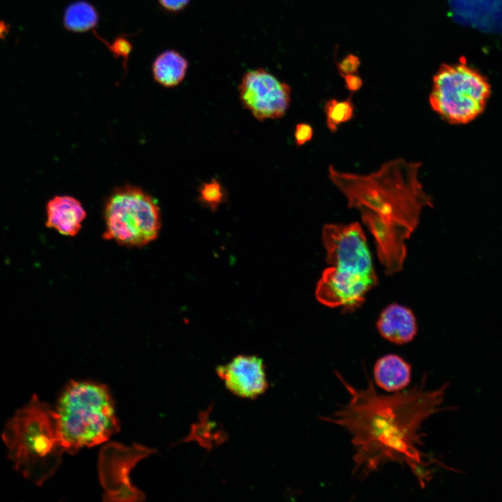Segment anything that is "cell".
<instances>
[{"instance_id": "1", "label": "cell", "mask_w": 502, "mask_h": 502, "mask_svg": "<svg viewBox=\"0 0 502 502\" xmlns=\"http://www.w3.org/2000/svg\"><path fill=\"white\" fill-rule=\"evenodd\" d=\"M336 376L347 390L349 402L323 420L347 429L355 452L354 475L366 478L389 462L406 465L425 487L431 479V466L439 461L423 452V423L443 410L448 386L425 389L426 378L409 390L393 395L378 393L370 379L363 389L356 388L340 374Z\"/></svg>"}, {"instance_id": "2", "label": "cell", "mask_w": 502, "mask_h": 502, "mask_svg": "<svg viewBox=\"0 0 502 502\" xmlns=\"http://www.w3.org/2000/svg\"><path fill=\"white\" fill-rule=\"evenodd\" d=\"M421 167L420 162L395 158L366 175L328 167L329 178L346 197L348 207L360 210L374 238L379 259L388 270L402 268L405 241L417 227L423 209L433 206L419 179Z\"/></svg>"}, {"instance_id": "3", "label": "cell", "mask_w": 502, "mask_h": 502, "mask_svg": "<svg viewBox=\"0 0 502 502\" xmlns=\"http://www.w3.org/2000/svg\"><path fill=\"white\" fill-rule=\"evenodd\" d=\"M322 238L330 267L325 269L316 289V297L330 307L353 309L365 301L376 283L366 237L358 222L327 224Z\"/></svg>"}, {"instance_id": "4", "label": "cell", "mask_w": 502, "mask_h": 502, "mask_svg": "<svg viewBox=\"0 0 502 502\" xmlns=\"http://www.w3.org/2000/svg\"><path fill=\"white\" fill-rule=\"evenodd\" d=\"M1 438L13 469L36 485H42L60 464L64 451L54 411L36 395L7 422Z\"/></svg>"}, {"instance_id": "5", "label": "cell", "mask_w": 502, "mask_h": 502, "mask_svg": "<svg viewBox=\"0 0 502 502\" xmlns=\"http://www.w3.org/2000/svg\"><path fill=\"white\" fill-rule=\"evenodd\" d=\"M54 416L59 443L70 453L100 444L119 430L110 395L105 386L95 383L71 381L61 393Z\"/></svg>"}, {"instance_id": "6", "label": "cell", "mask_w": 502, "mask_h": 502, "mask_svg": "<svg viewBox=\"0 0 502 502\" xmlns=\"http://www.w3.org/2000/svg\"><path fill=\"white\" fill-rule=\"evenodd\" d=\"M102 237L127 247H143L155 240L161 228L160 211L155 200L141 188L124 185L106 200Z\"/></svg>"}, {"instance_id": "7", "label": "cell", "mask_w": 502, "mask_h": 502, "mask_svg": "<svg viewBox=\"0 0 502 502\" xmlns=\"http://www.w3.org/2000/svg\"><path fill=\"white\" fill-rule=\"evenodd\" d=\"M490 94L487 79L461 61L441 66L433 78L429 101L448 123L465 124L483 112Z\"/></svg>"}, {"instance_id": "8", "label": "cell", "mask_w": 502, "mask_h": 502, "mask_svg": "<svg viewBox=\"0 0 502 502\" xmlns=\"http://www.w3.org/2000/svg\"><path fill=\"white\" fill-rule=\"evenodd\" d=\"M238 91L242 106L260 121L284 116L291 100L289 85L261 68L243 75Z\"/></svg>"}, {"instance_id": "9", "label": "cell", "mask_w": 502, "mask_h": 502, "mask_svg": "<svg viewBox=\"0 0 502 502\" xmlns=\"http://www.w3.org/2000/svg\"><path fill=\"white\" fill-rule=\"evenodd\" d=\"M218 377L234 395L255 399L268 386L263 360L256 356L239 355L216 368Z\"/></svg>"}, {"instance_id": "10", "label": "cell", "mask_w": 502, "mask_h": 502, "mask_svg": "<svg viewBox=\"0 0 502 502\" xmlns=\"http://www.w3.org/2000/svg\"><path fill=\"white\" fill-rule=\"evenodd\" d=\"M46 213V226L67 236L79 233L86 216L81 202L68 195H57L51 199L47 204Z\"/></svg>"}, {"instance_id": "11", "label": "cell", "mask_w": 502, "mask_h": 502, "mask_svg": "<svg viewBox=\"0 0 502 502\" xmlns=\"http://www.w3.org/2000/svg\"><path fill=\"white\" fill-rule=\"evenodd\" d=\"M376 325L381 336L397 344L411 341L417 333L416 318L411 310L395 303L382 311Z\"/></svg>"}, {"instance_id": "12", "label": "cell", "mask_w": 502, "mask_h": 502, "mask_svg": "<svg viewBox=\"0 0 502 502\" xmlns=\"http://www.w3.org/2000/svg\"><path fill=\"white\" fill-rule=\"evenodd\" d=\"M411 367L397 355L388 354L379 358L374 367L375 383L388 392H397L411 381Z\"/></svg>"}, {"instance_id": "13", "label": "cell", "mask_w": 502, "mask_h": 502, "mask_svg": "<svg viewBox=\"0 0 502 502\" xmlns=\"http://www.w3.org/2000/svg\"><path fill=\"white\" fill-rule=\"evenodd\" d=\"M188 68V61L181 54L174 50H167L155 58L151 70L158 84L171 88L182 82Z\"/></svg>"}, {"instance_id": "14", "label": "cell", "mask_w": 502, "mask_h": 502, "mask_svg": "<svg viewBox=\"0 0 502 502\" xmlns=\"http://www.w3.org/2000/svg\"><path fill=\"white\" fill-rule=\"evenodd\" d=\"M99 22V14L96 8L89 2L79 0L72 2L65 9L63 15V25L69 31L83 33L96 27Z\"/></svg>"}, {"instance_id": "15", "label": "cell", "mask_w": 502, "mask_h": 502, "mask_svg": "<svg viewBox=\"0 0 502 502\" xmlns=\"http://www.w3.org/2000/svg\"><path fill=\"white\" fill-rule=\"evenodd\" d=\"M354 112L351 96L344 100L330 99L324 105L326 125L331 132H335L339 125L350 120Z\"/></svg>"}, {"instance_id": "16", "label": "cell", "mask_w": 502, "mask_h": 502, "mask_svg": "<svg viewBox=\"0 0 502 502\" xmlns=\"http://www.w3.org/2000/svg\"><path fill=\"white\" fill-rule=\"evenodd\" d=\"M225 198L222 185L215 178L201 184L199 188L198 200L211 211H216Z\"/></svg>"}, {"instance_id": "17", "label": "cell", "mask_w": 502, "mask_h": 502, "mask_svg": "<svg viewBox=\"0 0 502 502\" xmlns=\"http://www.w3.org/2000/svg\"><path fill=\"white\" fill-rule=\"evenodd\" d=\"M93 33L99 40L105 44L116 59H122L123 66L126 69L129 56L132 50L131 42L125 36L121 35L115 38L112 43H109L98 35L95 30Z\"/></svg>"}, {"instance_id": "18", "label": "cell", "mask_w": 502, "mask_h": 502, "mask_svg": "<svg viewBox=\"0 0 502 502\" xmlns=\"http://www.w3.org/2000/svg\"><path fill=\"white\" fill-rule=\"evenodd\" d=\"M360 65L359 59L354 55H348L344 57L338 64L337 68L342 77L354 74L357 72Z\"/></svg>"}, {"instance_id": "19", "label": "cell", "mask_w": 502, "mask_h": 502, "mask_svg": "<svg viewBox=\"0 0 502 502\" xmlns=\"http://www.w3.org/2000/svg\"><path fill=\"white\" fill-rule=\"evenodd\" d=\"M312 137L313 128L310 124L301 123L296 125L294 131V137L298 146H303L308 142Z\"/></svg>"}, {"instance_id": "20", "label": "cell", "mask_w": 502, "mask_h": 502, "mask_svg": "<svg viewBox=\"0 0 502 502\" xmlns=\"http://www.w3.org/2000/svg\"><path fill=\"white\" fill-rule=\"evenodd\" d=\"M160 6L166 11L178 13L183 10L190 0H158Z\"/></svg>"}, {"instance_id": "21", "label": "cell", "mask_w": 502, "mask_h": 502, "mask_svg": "<svg viewBox=\"0 0 502 502\" xmlns=\"http://www.w3.org/2000/svg\"><path fill=\"white\" fill-rule=\"evenodd\" d=\"M346 87L351 91H356L360 89L363 85L361 78L354 74L344 77Z\"/></svg>"}, {"instance_id": "22", "label": "cell", "mask_w": 502, "mask_h": 502, "mask_svg": "<svg viewBox=\"0 0 502 502\" xmlns=\"http://www.w3.org/2000/svg\"><path fill=\"white\" fill-rule=\"evenodd\" d=\"M10 25L3 20H0V39L4 40L10 31Z\"/></svg>"}]
</instances>
